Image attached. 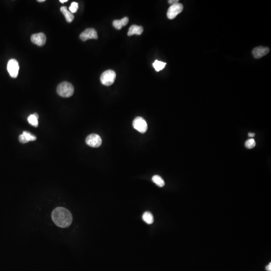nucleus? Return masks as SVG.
<instances>
[{
  "mask_svg": "<svg viewBox=\"0 0 271 271\" xmlns=\"http://www.w3.org/2000/svg\"><path fill=\"white\" fill-rule=\"evenodd\" d=\"M142 218H143V220L146 223H147V224H151L153 223V215L151 212H149V211H146V212H145L143 214Z\"/></svg>",
  "mask_w": 271,
  "mask_h": 271,
  "instance_id": "nucleus-16",
  "label": "nucleus"
},
{
  "mask_svg": "<svg viewBox=\"0 0 271 271\" xmlns=\"http://www.w3.org/2000/svg\"><path fill=\"white\" fill-rule=\"evenodd\" d=\"M19 140L21 143L25 144L30 141H35L36 140V137L34 135H32L27 131H24L22 134L20 135V136L19 137Z\"/></svg>",
  "mask_w": 271,
  "mask_h": 271,
  "instance_id": "nucleus-11",
  "label": "nucleus"
},
{
  "mask_svg": "<svg viewBox=\"0 0 271 271\" xmlns=\"http://www.w3.org/2000/svg\"><path fill=\"white\" fill-rule=\"evenodd\" d=\"M54 223L60 228L70 227L72 221V215L69 210L62 207H56L51 214Z\"/></svg>",
  "mask_w": 271,
  "mask_h": 271,
  "instance_id": "nucleus-1",
  "label": "nucleus"
},
{
  "mask_svg": "<svg viewBox=\"0 0 271 271\" xmlns=\"http://www.w3.org/2000/svg\"><path fill=\"white\" fill-rule=\"evenodd\" d=\"M255 141L254 139H249L245 143V146L248 149H252L255 146Z\"/></svg>",
  "mask_w": 271,
  "mask_h": 271,
  "instance_id": "nucleus-19",
  "label": "nucleus"
},
{
  "mask_svg": "<svg viewBox=\"0 0 271 271\" xmlns=\"http://www.w3.org/2000/svg\"><path fill=\"white\" fill-rule=\"evenodd\" d=\"M59 1H60V2H61V3H65V2H67L68 1V0H60Z\"/></svg>",
  "mask_w": 271,
  "mask_h": 271,
  "instance_id": "nucleus-24",
  "label": "nucleus"
},
{
  "mask_svg": "<svg viewBox=\"0 0 271 271\" xmlns=\"http://www.w3.org/2000/svg\"><path fill=\"white\" fill-rule=\"evenodd\" d=\"M183 9V6L182 4L177 3L171 6L168 10L167 16L169 19H173Z\"/></svg>",
  "mask_w": 271,
  "mask_h": 271,
  "instance_id": "nucleus-4",
  "label": "nucleus"
},
{
  "mask_svg": "<svg viewBox=\"0 0 271 271\" xmlns=\"http://www.w3.org/2000/svg\"><path fill=\"white\" fill-rule=\"evenodd\" d=\"M248 135H249V137H254L255 136V134L253 133H250L248 134Z\"/></svg>",
  "mask_w": 271,
  "mask_h": 271,
  "instance_id": "nucleus-23",
  "label": "nucleus"
},
{
  "mask_svg": "<svg viewBox=\"0 0 271 271\" xmlns=\"http://www.w3.org/2000/svg\"><path fill=\"white\" fill-rule=\"evenodd\" d=\"M37 1L38 2H43L45 1V0H38Z\"/></svg>",
  "mask_w": 271,
  "mask_h": 271,
  "instance_id": "nucleus-25",
  "label": "nucleus"
},
{
  "mask_svg": "<svg viewBox=\"0 0 271 271\" xmlns=\"http://www.w3.org/2000/svg\"><path fill=\"white\" fill-rule=\"evenodd\" d=\"M39 118V115L36 113L32 114L29 115L28 118V121L31 125L35 127H37L38 126V119Z\"/></svg>",
  "mask_w": 271,
  "mask_h": 271,
  "instance_id": "nucleus-15",
  "label": "nucleus"
},
{
  "mask_svg": "<svg viewBox=\"0 0 271 271\" xmlns=\"http://www.w3.org/2000/svg\"><path fill=\"white\" fill-rule=\"evenodd\" d=\"M133 126L135 129L141 133H145L148 130L147 122L142 117L135 118L133 123Z\"/></svg>",
  "mask_w": 271,
  "mask_h": 271,
  "instance_id": "nucleus-5",
  "label": "nucleus"
},
{
  "mask_svg": "<svg viewBox=\"0 0 271 271\" xmlns=\"http://www.w3.org/2000/svg\"><path fill=\"white\" fill-rule=\"evenodd\" d=\"M116 78V74L113 70L105 71L101 75V81L102 84L106 86L113 84Z\"/></svg>",
  "mask_w": 271,
  "mask_h": 271,
  "instance_id": "nucleus-3",
  "label": "nucleus"
},
{
  "mask_svg": "<svg viewBox=\"0 0 271 271\" xmlns=\"http://www.w3.org/2000/svg\"><path fill=\"white\" fill-rule=\"evenodd\" d=\"M60 11L65 17L66 20L67 21V22L71 23L74 20L75 16L72 13H71L67 10V7L65 6L61 7Z\"/></svg>",
  "mask_w": 271,
  "mask_h": 271,
  "instance_id": "nucleus-14",
  "label": "nucleus"
},
{
  "mask_svg": "<svg viewBox=\"0 0 271 271\" xmlns=\"http://www.w3.org/2000/svg\"><path fill=\"white\" fill-rule=\"evenodd\" d=\"M129 22V18L128 17H124L122 18L121 20H115L113 21V25L114 27L120 30L122 27L126 25H127Z\"/></svg>",
  "mask_w": 271,
  "mask_h": 271,
  "instance_id": "nucleus-13",
  "label": "nucleus"
},
{
  "mask_svg": "<svg viewBox=\"0 0 271 271\" xmlns=\"http://www.w3.org/2000/svg\"><path fill=\"white\" fill-rule=\"evenodd\" d=\"M7 70L10 75L13 78H16L19 70V64L16 59H11L9 61L7 65Z\"/></svg>",
  "mask_w": 271,
  "mask_h": 271,
  "instance_id": "nucleus-6",
  "label": "nucleus"
},
{
  "mask_svg": "<svg viewBox=\"0 0 271 271\" xmlns=\"http://www.w3.org/2000/svg\"><path fill=\"white\" fill-rule=\"evenodd\" d=\"M178 2H179L178 0H169L168 1V2L169 4H171V5H172L178 3Z\"/></svg>",
  "mask_w": 271,
  "mask_h": 271,
  "instance_id": "nucleus-21",
  "label": "nucleus"
},
{
  "mask_svg": "<svg viewBox=\"0 0 271 271\" xmlns=\"http://www.w3.org/2000/svg\"><path fill=\"white\" fill-rule=\"evenodd\" d=\"M166 65V63H165L164 62L160 61L157 60H155L154 62L153 63L154 68L157 72L164 68Z\"/></svg>",
  "mask_w": 271,
  "mask_h": 271,
  "instance_id": "nucleus-18",
  "label": "nucleus"
},
{
  "mask_svg": "<svg viewBox=\"0 0 271 271\" xmlns=\"http://www.w3.org/2000/svg\"><path fill=\"white\" fill-rule=\"evenodd\" d=\"M85 142L87 145L93 148L99 147L102 144V140L101 137L95 134L88 135L86 138Z\"/></svg>",
  "mask_w": 271,
  "mask_h": 271,
  "instance_id": "nucleus-7",
  "label": "nucleus"
},
{
  "mask_svg": "<svg viewBox=\"0 0 271 271\" xmlns=\"http://www.w3.org/2000/svg\"><path fill=\"white\" fill-rule=\"evenodd\" d=\"M78 8H79V4L76 2H74L71 3L70 6V12L72 13V14L76 13Z\"/></svg>",
  "mask_w": 271,
  "mask_h": 271,
  "instance_id": "nucleus-20",
  "label": "nucleus"
},
{
  "mask_svg": "<svg viewBox=\"0 0 271 271\" xmlns=\"http://www.w3.org/2000/svg\"><path fill=\"white\" fill-rule=\"evenodd\" d=\"M80 39L84 41L88 39H97L98 38L97 32L93 28H88L80 34Z\"/></svg>",
  "mask_w": 271,
  "mask_h": 271,
  "instance_id": "nucleus-8",
  "label": "nucleus"
},
{
  "mask_svg": "<svg viewBox=\"0 0 271 271\" xmlns=\"http://www.w3.org/2000/svg\"><path fill=\"white\" fill-rule=\"evenodd\" d=\"M152 180L154 183L156 184L157 186H159L160 187H162L165 185L164 180L163 179V178L160 176L157 175L153 176L152 177Z\"/></svg>",
  "mask_w": 271,
  "mask_h": 271,
  "instance_id": "nucleus-17",
  "label": "nucleus"
},
{
  "mask_svg": "<svg viewBox=\"0 0 271 271\" xmlns=\"http://www.w3.org/2000/svg\"><path fill=\"white\" fill-rule=\"evenodd\" d=\"M31 40L35 44L39 46H42L46 43V37L44 33H36L31 36Z\"/></svg>",
  "mask_w": 271,
  "mask_h": 271,
  "instance_id": "nucleus-9",
  "label": "nucleus"
},
{
  "mask_svg": "<svg viewBox=\"0 0 271 271\" xmlns=\"http://www.w3.org/2000/svg\"><path fill=\"white\" fill-rule=\"evenodd\" d=\"M75 89L72 84L64 81L60 83L57 88V93L63 97H70L74 94Z\"/></svg>",
  "mask_w": 271,
  "mask_h": 271,
  "instance_id": "nucleus-2",
  "label": "nucleus"
},
{
  "mask_svg": "<svg viewBox=\"0 0 271 271\" xmlns=\"http://www.w3.org/2000/svg\"><path fill=\"white\" fill-rule=\"evenodd\" d=\"M143 30H144L143 28L141 26H139L136 25H132L129 28L128 35L130 36L133 35H140L141 34L143 33Z\"/></svg>",
  "mask_w": 271,
  "mask_h": 271,
  "instance_id": "nucleus-12",
  "label": "nucleus"
},
{
  "mask_svg": "<svg viewBox=\"0 0 271 271\" xmlns=\"http://www.w3.org/2000/svg\"><path fill=\"white\" fill-rule=\"evenodd\" d=\"M270 51L268 47L259 46L255 48L252 51V53L255 58L259 59L267 55Z\"/></svg>",
  "mask_w": 271,
  "mask_h": 271,
  "instance_id": "nucleus-10",
  "label": "nucleus"
},
{
  "mask_svg": "<svg viewBox=\"0 0 271 271\" xmlns=\"http://www.w3.org/2000/svg\"><path fill=\"white\" fill-rule=\"evenodd\" d=\"M266 270L268 271H271V263H270L266 267Z\"/></svg>",
  "mask_w": 271,
  "mask_h": 271,
  "instance_id": "nucleus-22",
  "label": "nucleus"
}]
</instances>
